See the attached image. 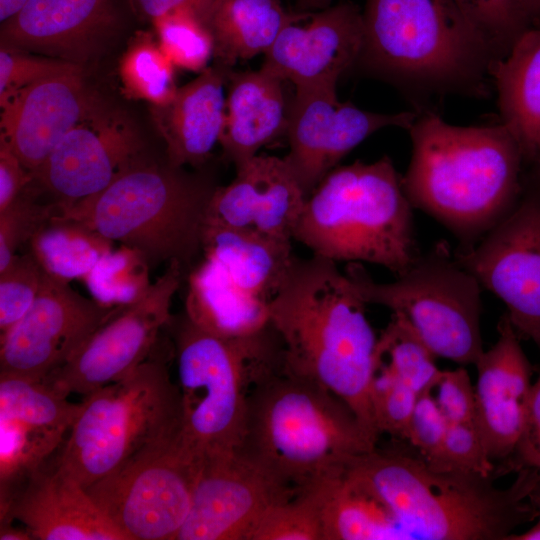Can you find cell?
<instances>
[{
    "instance_id": "cell-49",
    "label": "cell",
    "mask_w": 540,
    "mask_h": 540,
    "mask_svg": "<svg viewBox=\"0 0 540 540\" xmlns=\"http://www.w3.org/2000/svg\"><path fill=\"white\" fill-rule=\"evenodd\" d=\"M0 540H33V537L24 526L20 528L5 520L0 521Z\"/></svg>"
},
{
    "instance_id": "cell-19",
    "label": "cell",
    "mask_w": 540,
    "mask_h": 540,
    "mask_svg": "<svg viewBox=\"0 0 540 540\" xmlns=\"http://www.w3.org/2000/svg\"><path fill=\"white\" fill-rule=\"evenodd\" d=\"M129 0H27L1 23L2 45L80 65L123 27Z\"/></svg>"
},
{
    "instance_id": "cell-24",
    "label": "cell",
    "mask_w": 540,
    "mask_h": 540,
    "mask_svg": "<svg viewBox=\"0 0 540 540\" xmlns=\"http://www.w3.org/2000/svg\"><path fill=\"white\" fill-rule=\"evenodd\" d=\"M474 365L475 423L490 458L504 459L521 438L532 386L531 366L506 313L498 323L496 343Z\"/></svg>"
},
{
    "instance_id": "cell-12",
    "label": "cell",
    "mask_w": 540,
    "mask_h": 540,
    "mask_svg": "<svg viewBox=\"0 0 540 540\" xmlns=\"http://www.w3.org/2000/svg\"><path fill=\"white\" fill-rule=\"evenodd\" d=\"M183 266L172 261L133 304L104 322L60 368L43 382L68 397H83L128 376L144 362L171 321L170 307L180 287Z\"/></svg>"
},
{
    "instance_id": "cell-3",
    "label": "cell",
    "mask_w": 540,
    "mask_h": 540,
    "mask_svg": "<svg viewBox=\"0 0 540 540\" xmlns=\"http://www.w3.org/2000/svg\"><path fill=\"white\" fill-rule=\"evenodd\" d=\"M408 131L402 184L410 203L457 238V252L470 250L519 200L524 160L516 140L503 123L456 126L430 109L418 110Z\"/></svg>"
},
{
    "instance_id": "cell-50",
    "label": "cell",
    "mask_w": 540,
    "mask_h": 540,
    "mask_svg": "<svg viewBox=\"0 0 540 540\" xmlns=\"http://www.w3.org/2000/svg\"><path fill=\"white\" fill-rule=\"evenodd\" d=\"M530 28H540V0H521Z\"/></svg>"
},
{
    "instance_id": "cell-40",
    "label": "cell",
    "mask_w": 540,
    "mask_h": 540,
    "mask_svg": "<svg viewBox=\"0 0 540 540\" xmlns=\"http://www.w3.org/2000/svg\"><path fill=\"white\" fill-rule=\"evenodd\" d=\"M43 270L28 252L17 255L0 272V336L9 331L34 303Z\"/></svg>"
},
{
    "instance_id": "cell-44",
    "label": "cell",
    "mask_w": 540,
    "mask_h": 540,
    "mask_svg": "<svg viewBox=\"0 0 540 540\" xmlns=\"http://www.w3.org/2000/svg\"><path fill=\"white\" fill-rule=\"evenodd\" d=\"M431 392L418 396L405 440L430 466L436 467L449 423Z\"/></svg>"
},
{
    "instance_id": "cell-4",
    "label": "cell",
    "mask_w": 540,
    "mask_h": 540,
    "mask_svg": "<svg viewBox=\"0 0 540 540\" xmlns=\"http://www.w3.org/2000/svg\"><path fill=\"white\" fill-rule=\"evenodd\" d=\"M359 61L413 97H486L501 60L452 0H366Z\"/></svg>"
},
{
    "instance_id": "cell-13",
    "label": "cell",
    "mask_w": 540,
    "mask_h": 540,
    "mask_svg": "<svg viewBox=\"0 0 540 540\" xmlns=\"http://www.w3.org/2000/svg\"><path fill=\"white\" fill-rule=\"evenodd\" d=\"M123 306H106L43 271L37 297L0 336V376L43 381Z\"/></svg>"
},
{
    "instance_id": "cell-46",
    "label": "cell",
    "mask_w": 540,
    "mask_h": 540,
    "mask_svg": "<svg viewBox=\"0 0 540 540\" xmlns=\"http://www.w3.org/2000/svg\"><path fill=\"white\" fill-rule=\"evenodd\" d=\"M537 346L540 349V343ZM515 452L525 467L540 470V373L531 386L525 425Z\"/></svg>"
},
{
    "instance_id": "cell-27",
    "label": "cell",
    "mask_w": 540,
    "mask_h": 540,
    "mask_svg": "<svg viewBox=\"0 0 540 540\" xmlns=\"http://www.w3.org/2000/svg\"><path fill=\"white\" fill-rule=\"evenodd\" d=\"M224 128L220 139L225 157L235 167L256 156L287 129L282 80L260 67L229 71Z\"/></svg>"
},
{
    "instance_id": "cell-51",
    "label": "cell",
    "mask_w": 540,
    "mask_h": 540,
    "mask_svg": "<svg viewBox=\"0 0 540 540\" xmlns=\"http://www.w3.org/2000/svg\"><path fill=\"white\" fill-rule=\"evenodd\" d=\"M27 0H0V22L3 23L15 15Z\"/></svg>"
},
{
    "instance_id": "cell-30",
    "label": "cell",
    "mask_w": 540,
    "mask_h": 540,
    "mask_svg": "<svg viewBox=\"0 0 540 540\" xmlns=\"http://www.w3.org/2000/svg\"><path fill=\"white\" fill-rule=\"evenodd\" d=\"M185 314L200 328L224 338H242L269 325V304L234 287L209 259L189 273Z\"/></svg>"
},
{
    "instance_id": "cell-38",
    "label": "cell",
    "mask_w": 540,
    "mask_h": 540,
    "mask_svg": "<svg viewBox=\"0 0 540 540\" xmlns=\"http://www.w3.org/2000/svg\"><path fill=\"white\" fill-rule=\"evenodd\" d=\"M418 394L376 360L371 385L374 421L380 434L405 439Z\"/></svg>"
},
{
    "instance_id": "cell-34",
    "label": "cell",
    "mask_w": 540,
    "mask_h": 540,
    "mask_svg": "<svg viewBox=\"0 0 540 540\" xmlns=\"http://www.w3.org/2000/svg\"><path fill=\"white\" fill-rule=\"evenodd\" d=\"M435 358L408 322L392 313L390 322L378 337L376 360L420 395L436 386L441 370Z\"/></svg>"
},
{
    "instance_id": "cell-52",
    "label": "cell",
    "mask_w": 540,
    "mask_h": 540,
    "mask_svg": "<svg viewBox=\"0 0 540 540\" xmlns=\"http://www.w3.org/2000/svg\"><path fill=\"white\" fill-rule=\"evenodd\" d=\"M538 521L527 531L513 533L507 540H540V514Z\"/></svg>"
},
{
    "instance_id": "cell-47",
    "label": "cell",
    "mask_w": 540,
    "mask_h": 540,
    "mask_svg": "<svg viewBox=\"0 0 540 540\" xmlns=\"http://www.w3.org/2000/svg\"><path fill=\"white\" fill-rule=\"evenodd\" d=\"M33 176L12 150L0 141V211L8 207L32 183Z\"/></svg>"
},
{
    "instance_id": "cell-32",
    "label": "cell",
    "mask_w": 540,
    "mask_h": 540,
    "mask_svg": "<svg viewBox=\"0 0 540 540\" xmlns=\"http://www.w3.org/2000/svg\"><path fill=\"white\" fill-rule=\"evenodd\" d=\"M29 252L49 276L82 280L113 242L86 225L55 213L29 241Z\"/></svg>"
},
{
    "instance_id": "cell-14",
    "label": "cell",
    "mask_w": 540,
    "mask_h": 540,
    "mask_svg": "<svg viewBox=\"0 0 540 540\" xmlns=\"http://www.w3.org/2000/svg\"><path fill=\"white\" fill-rule=\"evenodd\" d=\"M481 287L506 305L518 335L540 343V193L518 200L473 248L455 252Z\"/></svg>"
},
{
    "instance_id": "cell-9",
    "label": "cell",
    "mask_w": 540,
    "mask_h": 540,
    "mask_svg": "<svg viewBox=\"0 0 540 540\" xmlns=\"http://www.w3.org/2000/svg\"><path fill=\"white\" fill-rule=\"evenodd\" d=\"M56 454L58 466L85 489L149 444L181 429L180 396L168 351L156 346L125 378L83 397Z\"/></svg>"
},
{
    "instance_id": "cell-8",
    "label": "cell",
    "mask_w": 540,
    "mask_h": 540,
    "mask_svg": "<svg viewBox=\"0 0 540 540\" xmlns=\"http://www.w3.org/2000/svg\"><path fill=\"white\" fill-rule=\"evenodd\" d=\"M215 188L181 167L150 163L142 157L105 189L57 207V214L137 249L150 266L177 261L185 269L202 252Z\"/></svg>"
},
{
    "instance_id": "cell-7",
    "label": "cell",
    "mask_w": 540,
    "mask_h": 540,
    "mask_svg": "<svg viewBox=\"0 0 540 540\" xmlns=\"http://www.w3.org/2000/svg\"><path fill=\"white\" fill-rule=\"evenodd\" d=\"M180 396L181 435L200 460L237 451L248 397L260 378L280 367L282 343L269 324L242 338H224L185 313L171 318Z\"/></svg>"
},
{
    "instance_id": "cell-48",
    "label": "cell",
    "mask_w": 540,
    "mask_h": 540,
    "mask_svg": "<svg viewBox=\"0 0 540 540\" xmlns=\"http://www.w3.org/2000/svg\"><path fill=\"white\" fill-rule=\"evenodd\" d=\"M213 0H129L136 18L151 23L178 10H190L200 19Z\"/></svg>"
},
{
    "instance_id": "cell-5",
    "label": "cell",
    "mask_w": 540,
    "mask_h": 540,
    "mask_svg": "<svg viewBox=\"0 0 540 540\" xmlns=\"http://www.w3.org/2000/svg\"><path fill=\"white\" fill-rule=\"evenodd\" d=\"M376 443L340 398L281 366L251 388L237 451L299 492Z\"/></svg>"
},
{
    "instance_id": "cell-31",
    "label": "cell",
    "mask_w": 540,
    "mask_h": 540,
    "mask_svg": "<svg viewBox=\"0 0 540 540\" xmlns=\"http://www.w3.org/2000/svg\"><path fill=\"white\" fill-rule=\"evenodd\" d=\"M307 488L319 506L324 540H407L387 508L345 467Z\"/></svg>"
},
{
    "instance_id": "cell-22",
    "label": "cell",
    "mask_w": 540,
    "mask_h": 540,
    "mask_svg": "<svg viewBox=\"0 0 540 540\" xmlns=\"http://www.w3.org/2000/svg\"><path fill=\"white\" fill-rule=\"evenodd\" d=\"M235 168V178L215 188L207 221L293 240L306 195L284 157L257 154Z\"/></svg>"
},
{
    "instance_id": "cell-2",
    "label": "cell",
    "mask_w": 540,
    "mask_h": 540,
    "mask_svg": "<svg viewBox=\"0 0 540 540\" xmlns=\"http://www.w3.org/2000/svg\"><path fill=\"white\" fill-rule=\"evenodd\" d=\"M345 470L387 508L407 540H507L540 514L534 467L498 488L492 476L436 469L420 455L376 447Z\"/></svg>"
},
{
    "instance_id": "cell-21",
    "label": "cell",
    "mask_w": 540,
    "mask_h": 540,
    "mask_svg": "<svg viewBox=\"0 0 540 540\" xmlns=\"http://www.w3.org/2000/svg\"><path fill=\"white\" fill-rule=\"evenodd\" d=\"M293 22L264 54L261 67L296 88L337 83L359 61L363 46V15L351 2L311 14L310 22Z\"/></svg>"
},
{
    "instance_id": "cell-42",
    "label": "cell",
    "mask_w": 540,
    "mask_h": 540,
    "mask_svg": "<svg viewBox=\"0 0 540 540\" xmlns=\"http://www.w3.org/2000/svg\"><path fill=\"white\" fill-rule=\"evenodd\" d=\"M434 468L492 476L494 462L475 421L449 423L439 462Z\"/></svg>"
},
{
    "instance_id": "cell-6",
    "label": "cell",
    "mask_w": 540,
    "mask_h": 540,
    "mask_svg": "<svg viewBox=\"0 0 540 540\" xmlns=\"http://www.w3.org/2000/svg\"><path fill=\"white\" fill-rule=\"evenodd\" d=\"M412 204L392 160H360L328 173L306 197L293 240L335 262L403 274L420 255Z\"/></svg>"
},
{
    "instance_id": "cell-28",
    "label": "cell",
    "mask_w": 540,
    "mask_h": 540,
    "mask_svg": "<svg viewBox=\"0 0 540 540\" xmlns=\"http://www.w3.org/2000/svg\"><path fill=\"white\" fill-rule=\"evenodd\" d=\"M503 123L524 162L540 168V28L524 31L492 71Z\"/></svg>"
},
{
    "instance_id": "cell-20",
    "label": "cell",
    "mask_w": 540,
    "mask_h": 540,
    "mask_svg": "<svg viewBox=\"0 0 540 540\" xmlns=\"http://www.w3.org/2000/svg\"><path fill=\"white\" fill-rule=\"evenodd\" d=\"M101 104L88 90L82 69L47 77L0 104V141L33 173Z\"/></svg>"
},
{
    "instance_id": "cell-41",
    "label": "cell",
    "mask_w": 540,
    "mask_h": 540,
    "mask_svg": "<svg viewBox=\"0 0 540 540\" xmlns=\"http://www.w3.org/2000/svg\"><path fill=\"white\" fill-rule=\"evenodd\" d=\"M81 65L5 45L0 49V104L20 90L47 77L73 72Z\"/></svg>"
},
{
    "instance_id": "cell-1",
    "label": "cell",
    "mask_w": 540,
    "mask_h": 540,
    "mask_svg": "<svg viewBox=\"0 0 540 540\" xmlns=\"http://www.w3.org/2000/svg\"><path fill=\"white\" fill-rule=\"evenodd\" d=\"M367 303L337 262L293 257L269 304V324L283 348V369L340 398L378 441L371 385L378 336Z\"/></svg>"
},
{
    "instance_id": "cell-39",
    "label": "cell",
    "mask_w": 540,
    "mask_h": 540,
    "mask_svg": "<svg viewBox=\"0 0 540 540\" xmlns=\"http://www.w3.org/2000/svg\"><path fill=\"white\" fill-rule=\"evenodd\" d=\"M29 188L0 211V272L17 256L18 249L29 243L37 230L57 213L56 204L40 203L36 192Z\"/></svg>"
},
{
    "instance_id": "cell-53",
    "label": "cell",
    "mask_w": 540,
    "mask_h": 540,
    "mask_svg": "<svg viewBox=\"0 0 540 540\" xmlns=\"http://www.w3.org/2000/svg\"><path fill=\"white\" fill-rule=\"evenodd\" d=\"M301 3L315 8H326L328 7V0H299Z\"/></svg>"
},
{
    "instance_id": "cell-36",
    "label": "cell",
    "mask_w": 540,
    "mask_h": 540,
    "mask_svg": "<svg viewBox=\"0 0 540 540\" xmlns=\"http://www.w3.org/2000/svg\"><path fill=\"white\" fill-rule=\"evenodd\" d=\"M157 40L175 67L202 72L214 56V42L202 20L178 10L152 22Z\"/></svg>"
},
{
    "instance_id": "cell-45",
    "label": "cell",
    "mask_w": 540,
    "mask_h": 540,
    "mask_svg": "<svg viewBox=\"0 0 540 540\" xmlns=\"http://www.w3.org/2000/svg\"><path fill=\"white\" fill-rule=\"evenodd\" d=\"M434 389L436 402L448 423L475 421V387L465 368L441 370Z\"/></svg>"
},
{
    "instance_id": "cell-26",
    "label": "cell",
    "mask_w": 540,
    "mask_h": 540,
    "mask_svg": "<svg viewBox=\"0 0 540 540\" xmlns=\"http://www.w3.org/2000/svg\"><path fill=\"white\" fill-rule=\"evenodd\" d=\"M291 241L206 221L202 253L234 287L270 304L295 256Z\"/></svg>"
},
{
    "instance_id": "cell-23",
    "label": "cell",
    "mask_w": 540,
    "mask_h": 540,
    "mask_svg": "<svg viewBox=\"0 0 540 540\" xmlns=\"http://www.w3.org/2000/svg\"><path fill=\"white\" fill-rule=\"evenodd\" d=\"M17 520L33 540H125L56 455L0 505V521Z\"/></svg>"
},
{
    "instance_id": "cell-33",
    "label": "cell",
    "mask_w": 540,
    "mask_h": 540,
    "mask_svg": "<svg viewBox=\"0 0 540 540\" xmlns=\"http://www.w3.org/2000/svg\"><path fill=\"white\" fill-rule=\"evenodd\" d=\"M174 64L150 33L133 36L119 65L124 92L152 106L169 103L177 92Z\"/></svg>"
},
{
    "instance_id": "cell-29",
    "label": "cell",
    "mask_w": 540,
    "mask_h": 540,
    "mask_svg": "<svg viewBox=\"0 0 540 540\" xmlns=\"http://www.w3.org/2000/svg\"><path fill=\"white\" fill-rule=\"evenodd\" d=\"M308 15L288 13L280 0H213L202 22L214 42V57L230 68L265 54L280 32Z\"/></svg>"
},
{
    "instance_id": "cell-10",
    "label": "cell",
    "mask_w": 540,
    "mask_h": 540,
    "mask_svg": "<svg viewBox=\"0 0 540 540\" xmlns=\"http://www.w3.org/2000/svg\"><path fill=\"white\" fill-rule=\"evenodd\" d=\"M344 272L367 304L403 317L436 357L466 365L484 352L481 285L448 244L420 254L393 282L375 281L359 262L347 263Z\"/></svg>"
},
{
    "instance_id": "cell-16",
    "label": "cell",
    "mask_w": 540,
    "mask_h": 540,
    "mask_svg": "<svg viewBox=\"0 0 540 540\" xmlns=\"http://www.w3.org/2000/svg\"><path fill=\"white\" fill-rule=\"evenodd\" d=\"M297 493L239 451L204 458L176 540H248L272 505Z\"/></svg>"
},
{
    "instance_id": "cell-43",
    "label": "cell",
    "mask_w": 540,
    "mask_h": 540,
    "mask_svg": "<svg viewBox=\"0 0 540 540\" xmlns=\"http://www.w3.org/2000/svg\"><path fill=\"white\" fill-rule=\"evenodd\" d=\"M490 41L500 58L527 29L502 0H452Z\"/></svg>"
},
{
    "instance_id": "cell-35",
    "label": "cell",
    "mask_w": 540,
    "mask_h": 540,
    "mask_svg": "<svg viewBox=\"0 0 540 540\" xmlns=\"http://www.w3.org/2000/svg\"><path fill=\"white\" fill-rule=\"evenodd\" d=\"M149 263L135 248L121 245L106 253L82 279L92 298L106 306H127L149 287Z\"/></svg>"
},
{
    "instance_id": "cell-37",
    "label": "cell",
    "mask_w": 540,
    "mask_h": 540,
    "mask_svg": "<svg viewBox=\"0 0 540 540\" xmlns=\"http://www.w3.org/2000/svg\"><path fill=\"white\" fill-rule=\"evenodd\" d=\"M248 540H324L320 510L313 492L305 488L272 505Z\"/></svg>"
},
{
    "instance_id": "cell-25",
    "label": "cell",
    "mask_w": 540,
    "mask_h": 540,
    "mask_svg": "<svg viewBox=\"0 0 540 540\" xmlns=\"http://www.w3.org/2000/svg\"><path fill=\"white\" fill-rule=\"evenodd\" d=\"M230 68L217 64L177 89L165 105L152 106L151 114L165 145L168 163L174 167L206 161L224 128V85Z\"/></svg>"
},
{
    "instance_id": "cell-17",
    "label": "cell",
    "mask_w": 540,
    "mask_h": 540,
    "mask_svg": "<svg viewBox=\"0 0 540 540\" xmlns=\"http://www.w3.org/2000/svg\"><path fill=\"white\" fill-rule=\"evenodd\" d=\"M139 134L124 114L101 104L73 127L33 182L54 197L57 207L97 194L143 157Z\"/></svg>"
},
{
    "instance_id": "cell-11",
    "label": "cell",
    "mask_w": 540,
    "mask_h": 540,
    "mask_svg": "<svg viewBox=\"0 0 540 540\" xmlns=\"http://www.w3.org/2000/svg\"><path fill=\"white\" fill-rule=\"evenodd\" d=\"M201 461L180 429L149 444L86 491L125 540H176Z\"/></svg>"
},
{
    "instance_id": "cell-18",
    "label": "cell",
    "mask_w": 540,
    "mask_h": 540,
    "mask_svg": "<svg viewBox=\"0 0 540 540\" xmlns=\"http://www.w3.org/2000/svg\"><path fill=\"white\" fill-rule=\"evenodd\" d=\"M43 381L0 376V505L63 444L82 403Z\"/></svg>"
},
{
    "instance_id": "cell-15",
    "label": "cell",
    "mask_w": 540,
    "mask_h": 540,
    "mask_svg": "<svg viewBox=\"0 0 540 540\" xmlns=\"http://www.w3.org/2000/svg\"><path fill=\"white\" fill-rule=\"evenodd\" d=\"M337 83L296 88L288 113L289 152L284 157L306 197L357 145L385 127L409 129L418 110L393 114L341 102Z\"/></svg>"
}]
</instances>
